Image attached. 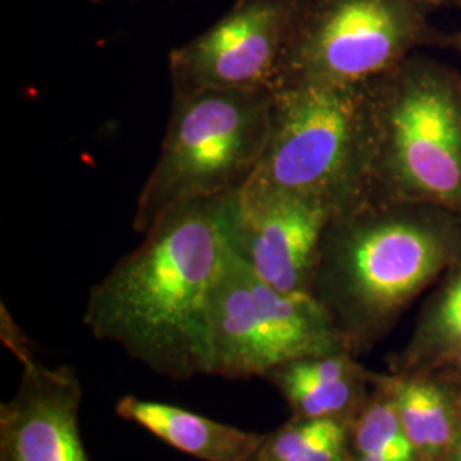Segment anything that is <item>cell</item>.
Segmentation results:
<instances>
[{
  "instance_id": "1",
  "label": "cell",
  "mask_w": 461,
  "mask_h": 461,
  "mask_svg": "<svg viewBox=\"0 0 461 461\" xmlns=\"http://www.w3.org/2000/svg\"><path fill=\"white\" fill-rule=\"evenodd\" d=\"M224 197L167 211L91 287L83 321L95 339L166 378L209 375L215 287L230 248Z\"/></svg>"
},
{
  "instance_id": "2",
  "label": "cell",
  "mask_w": 461,
  "mask_h": 461,
  "mask_svg": "<svg viewBox=\"0 0 461 461\" xmlns=\"http://www.w3.org/2000/svg\"><path fill=\"white\" fill-rule=\"evenodd\" d=\"M458 262L460 214L429 203L367 200L331 217L312 296L357 357Z\"/></svg>"
},
{
  "instance_id": "3",
  "label": "cell",
  "mask_w": 461,
  "mask_h": 461,
  "mask_svg": "<svg viewBox=\"0 0 461 461\" xmlns=\"http://www.w3.org/2000/svg\"><path fill=\"white\" fill-rule=\"evenodd\" d=\"M369 200L461 215V76L411 55L369 83Z\"/></svg>"
},
{
  "instance_id": "4",
  "label": "cell",
  "mask_w": 461,
  "mask_h": 461,
  "mask_svg": "<svg viewBox=\"0 0 461 461\" xmlns=\"http://www.w3.org/2000/svg\"><path fill=\"white\" fill-rule=\"evenodd\" d=\"M264 156L241 190L313 198L337 214L369 200V83L272 87Z\"/></svg>"
},
{
  "instance_id": "5",
  "label": "cell",
  "mask_w": 461,
  "mask_h": 461,
  "mask_svg": "<svg viewBox=\"0 0 461 461\" xmlns=\"http://www.w3.org/2000/svg\"><path fill=\"white\" fill-rule=\"evenodd\" d=\"M272 103L268 87L173 95L159 156L139 194L133 230L144 234L183 203L240 192L264 156Z\"/></svg>"
},
{
  "instance_id": "6",
  "label": "cell",
  "mask_w": 461,
  "mask_h": 461,
  "mask_svg": "<svg viewBox=\"0 0 461 461\" xmlns=\"http://www.w3.org/2000/svg\"><path fill=\"white\" fill-rule=\"evenodd\" d=\"M426 45L456 38L438 33L417 0H297L272 87L371 83Z\"/></svg>"
},
{
  "instance_id": "7",
  "label": "cell",
  "mask_w": 461,
  "mask_h": 461,
  "mask_svg": "<svg viewBox=\"0 0 461 461\" xmlns=\"http://www.w3.org/2000/svg\"><path fill=\"white\" fill-rule=\"evenodd\" d=\"M340 352L352 354L312 294L282 293L228 248L212 304L209 375L264 378L280 364Z\"/></svg>"
},
{
  "instance_id": "8",
  "label": "cell",
  "mask_w": 461,
  "mask_h": 461,
  "mask_svg": "<svg viewBox=\"0 0 461 461\" xmlns=\"http://www.w3.org/2000/svg\"><path fill=\"white\" fill-rule=\"evenodd\" d=\"M0 337L23 367L16 393L0 405V461H91L79 412L83 386L68 366H49L2 304Z\"/></svg>"
},
{
  "instance_id": "9",
  "label": "cell",
  "mask_w": 461,
  "mask_h": 461,
  "mask_svg": "<svg viewBox=\"0 0 461 461\" xmlns=\"http://www.w3.org/2000/svg\"><path fill=\"white\" fill-rule=\"evenodd\" d=\"M297 0H240L209 32L169 55L173 95L272 87Z\"/></svg>"
},
{
  "instance_id": "10",
  "label": "cell",
  "mask_w": 461,
  "mask_h": 461,
  "mask_svg": "<svg viewBox=\"0 0 461 461\" xmlns=\"http://www.w3.org/2000/svg\"><path fill=\"white\" fill-rule=\"evenodd\" d=\"M330 205L289 194L240 190L222 200V226L230 249L282 293L312 294Z\"/></svg>"
},
{
  "instance_id": "11",
  "label": "cell",
  "mask_w": 461,
  "mask_h": 461,
  "mask_svg": "<svg viewBox=\"0 0 461 461\" xmlns=\"http://www.w3.org/2000/svg\"><path fill=\"white\" fill-rule=\"evenodd\" d=\"M264 379L279 390L299 419L350 422L373 390V371L348 352L280 364Z\"/></svg>"
},
{
  "instance_id": "12",
  "label": "cell",
  "mask_w": 461,
  "mask_h": 461,
  "mask_svg": "<svg viewBox=\"0 0 461 461\" xmlns=\"http://www.w3.org/2000/svg\"><path fill=\"white\" fill-rule=\"evenodd\" d=\"M115 412L120 419L146 429L166 445L200 461H251L267 436L234 428L178 405L133 395L120 398Z\"/></svg>"
},
{
  "instance_id": "13",
  "label": "cell",
  "mask_w": 461,
  "mask_h": 461,
  "mask_svg": "<svg viewBox=\"0 0 461 461\" xmlns=\"http://www.w3.org/2000/svg\"><path fill=\"white\" fill-rule=\"evenodd\" d=\"M373 383L392 398L419 461L438 460L460 436V403L432 375L373 373Z\"/></svg>"
},
{
  "instance_id": "14",
  "label": "cell",
  "mask_w": 461,
  "mask_h": 461,
  "mask_svg": "<svg viewBox=\"0 0 461 461\" xmlns=\"http://www.w3.org/2000/svg\"><path fill=\"white\" fill-rule=\"evenodd\" d=\"M461 352V262L424 301L411 339L390 363L393 373H429Z\"/></svg>"
},
{
  "instance_id": "15",
  "label": "cell",
  "mask_w": 461,
  "mask_h": 461,
  "mask_svg": "<svg viewBox=\"0 0 461 461\" xmlns=\"http://www.w3.org/2000/svg\"><path fill=\"white\" fill-rule=\"evenodd\" d=\"M348 449L350 461H419L392 398L375 383L348 422Z\"/></svg>"
},
{
  "instance_id": "16",
  "label": "cell",
  "mask_w": 461,
  "mask_h": 461,
  "mask_svg": "<svg viewBox=\"0 0 461 461\" xmlns=\"http://www.w3.org/2000/svg\"><path fill=\"white\" fill-rule=\"evenodd\" d=\"M251 461H350L348 422L291 417L265 436Z\"/></svg>"
},
{
  "instance_id": "17",
  "label": "cell",
  "mask_w": 461,
  "mask_h": 461,
  "mask_svg": "<svg viewBox=\"0 0 461 461\" xmlns=\"http://www.w3.org/2000/svg\"><path fill=\"white\" fill-rule=\"evenodd\" d=\"M428 375H432L434 378L446 384L447 390L458 400L461 407V352L438 366L436 369L429 371Z\"/></svg>"
},
{
  "instance_id": "18",
  "label": "cell",
  "mask_w": 461,
  "mask_h": 461,
  "mask_svg": "<svg viewBox=\"0 0 461 461\" xmlns=\"http://www.w3.org/2000/svg\"><path fill=\"white\" fill-rule=\"evenodd\" d=\"M436 461H461V432L460 436L456 438V441L451 445V447Z\"/></svg>"
},
{
  "instance_id": "19",
  "label": "cell",
  "mask_w": 461,
  "mask_h": 461,
  "mask_svg": "<svg viewBox=\"0 0 461 461\" xmlns=\"http://www.w3.org/2000/svg\"><path fill=\"white\" fill-rule=\"evenodd\" d=\"M419 4H446V5H458L461 7V0H417Z\"/></svg>"
},
{
  "instance_id": "20",
  "label": "cell",
  "mask_w": 461,
  "mask_h": 461,
  "mask_svg": "<svg viewBox=\"0 0 461 461\" xmlns=\"http://www.w3.org/2000/svg\"><path fill=\"white\" fill-rule=\"evenodd\" d=\"M456 47L461 50V34L460 36H456Z\"/></svg>"
}]
</instances>
